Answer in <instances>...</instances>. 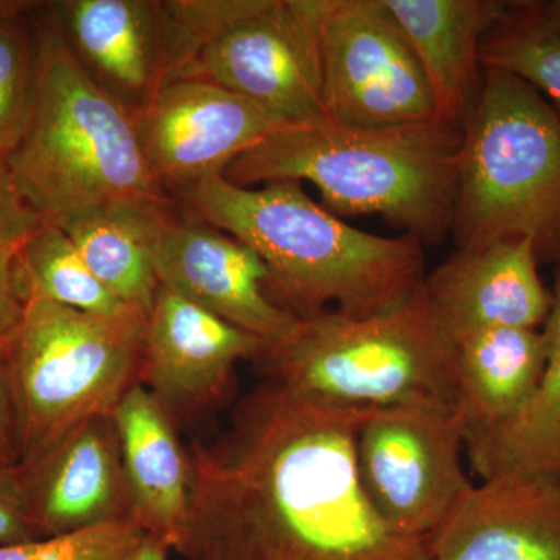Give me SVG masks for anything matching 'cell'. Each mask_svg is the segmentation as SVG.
Wrapping results in <instances>:
<instances>
[{
	"instance_id": "1",
	"label": "cell",
	"mask_w": 560,
	"mask_h": 560,
	"mask_svg": "<svg viewBox=\"0 0 560 560\" xmlns=\"http://www.w3.org/2000/svg\"><path fill=\"white\" fill-rule=\"evenodd\" d=\"M372 407L331 404L264 381L226 429L194 440L190 501L172 551L183 560H430L375 510L357 471Z\"/></svg>"
},
{
	"instance_id": "2",
	"label": "cell",
	"mask_w": 560,
	"mask_h": 560,
	"mask_svg": "<svg viewBox=\"0 0 560 560\" xmlns=\"http://www.w3.org/2000/svg\"><path fill=\"white\" fill-rule=\"evenodd\" d=\"M172 197L256 250L270 271L268 294L296 318L323 312L368 318L400 307L425 282L419 242L350 226L298 180L250 189L215 176Z\"/></svg>"
},
{
	"instance_id": "3",
	"label": "cell",
	"mask_w": 560,
	"mask_h": 560,
	"mask_svg": "<svg viewBox=\"0 0 560 560\" xmlns=\"http://www.w3.org/2000/svg\"><path fill=\"white\" fill-rule=\"evenodd\" d=\"M464 127L444 119L355 130L329 120L287 125L232 162L242 187L311 183L335 215H381L420 245L452 232Z\"/></svg>"
},
{
	"instance_id": "4",
	"label": "cell",
	"mask_w": 560,
	"mask_h": 560,
	"mask_svg": "<svg viewBox=\"0 0 560 560\" xmlns=\"http://www.w3.org/2000/svg\"><path fill=\"white\" fill-rule=\"evenodd\" d=\"M39 20L35 105L9 154L25 202L62 228L114 202L172 200L151 172L135 114L91 79L51 10Z\"/></svg>"
},
{
	"instance_id": "5",
	"label": "cell",
	"mask_w": 560,
	"mask_h": 560,
	"mask_svg": "<svg viewBox=\"0 0 560 560\" xmlns=\"http://www.w3.org/2000/svg\"><path fill=\"white\" fill-rule=\"evenodd\" d=\"M452 234L458 249L528 238L560 265V114L506 70L482 69L464 121Z\"/></svg>"
},
{
	"instance_id": "6",
	"label": "cell",
	"mask_w": 560,
	"mask_h": 560,
	"mask_svg": "<svg viewBox=\"0 0 560 560\" xmlns=\"http://www.w3.org/2000/svg\"><path fill=\"white\" fill-rule=\"evenodd\" d=\"M254 363L264 381L312 399L455 408V345L434 318L423 285L400 307L368 318L337 312L298 318Z\"/></svg>"
},
{
	"instance_id": "7",
	"label": "cell",
	"mask_w": 560,
	"mask_h": 560,
	"mask_svg": "<svg viewBox=\"0 0 560 560\" xmlns=\"http://www.w3.org/2000/svg\"><path fill=\"white\" fill-rule=\"evenodd\" d=\"M147 316L94 315L54 302H25L5 350L21 463L73 427L114 415L139 383Z\"/></svg>"
},
{
	"instance_id": "8",
	"label": "cell",
	"mask_w": 560,
	"mask_h": 560,
	"mask_svg": "<svg viewBox=\"0 0 560 560\" xmlns=\"http://www.w3.org/2000/svg\"><path fill=\"white\" fill-rule=\"evenodd\" d=\"M195 44L187 79L220 84L287 125L326 120L312 0H171Z\"/></svg>"
},
{
	"instance_id": "9",
	"label": "cell",
	"mask_w": 560,
	"mask_h": 560,
	"mask_svg": "<svg viewBox=\"0 0 560 560\" xmlns=\"http://www.w3.org/2000/svg\"><path fill=\"white\" fill-rule=\"evenodd\" d=\"M326 120L381 130L436 119L425 73L383 0H312Z\"/></svg>"
},
{
	"instance_id": "10",
	"label": "cell",
	"mask_w": 560,
	"mask_h": 560,
	"mask_svg": "<svg viewBox=\"0 0 560 560\" xmlns=\"http://www.w3.org/2000/svg\"><path fill=\"white\" fill-rule=\"evenodd\" d=\"M463 451L466 434L455 408H374L357 436V471L368 499L393 528L430 539L474 488Z\"/></svg>"
},
{
	"instance_id": "11",
	"label": "cell",
	"mask_w": 560,
	"mask_h": 560,
	"mask_svg": "<svg viewBox=\"0 0 560 560\" xmlns=\"http://www.w3.org/2000/svg\"><path fill=\"white\" fill-rule=\"evenodd\" d=\"M49 5L83 69L132 114L173 81L189 77L194 40L171 0H65Z\"/></svg>"
},
{
	"instance_id": "12",
	"label": "cell",
	"mask_w": 560,
	"mask_h": 560,
	"mask_svg": "<svg viewBox=\"0 0 560 560\" xmlns=\"http://www.w3.org/2000/svg\"><path fill=\"white\" fill-rule=\"evenodd\" d=\"M135 117L151 172L171 195L223 176L242 154L287 127L256 103L202 79L173 81Z\"/></svg>"
},
{
	"instance_id": "13",
	"label": "cell",
	"mask_w": 560,
	"mask_h": 560,
	"mask_svg": "<svg viewBox=\"0 0 560 560\" xmlns=\"http://www.w3.org/2000/svg\"><path fill=\"white\" fill-rule=\"evenodd\" d=\"M265 342L161 285L147 315L139 383L176 425L194 422L231 396L242 361Z\"/></svg>"
},
{
	"instance_id": "14",
	"label": "cell",
	"mask_w": 560,
	"mask_h": 560,
	"mask_svg": "<svg viewBox=\"0 0 560 560\" xmlns=\"http://www.w3.org/2000/svg\"><path fill=\"white\" fill-rule=\"evenodd\" d=\"M156 271L162 287L265 346L280 340L298 319L268 294L270 271L259 254L194 213L173 210L158 246Z\"/></svg>"
},
{
	"instance_id": "15",
	"label": "cell",
	"mask_w": 560,
	"mask_h": 560,
	"mask_svg": "<svg viewBox=\"0 0 560 560\" xmlns=\"http://www.w3.org/2000/svg\"><path fill=\"white\" fill-rule=\"evenodd\" d=\"M18 471L43 539L135 521L114 415L84 420Z\"/></svg>"
},
{
	"instance_id": "16",
	"label": "cell",
	"mask_w": 560,
	"mask_h": 560,
	"mask_svg": "<svg viewBox=\"0 0 560 560\" xmlns=\"http://www.w3.org/2000/svg\"><path fill=\"white\" fill-rule=\"evenodd\" d=\"M539 264L528 238L456 249L423 282L448 340L455 345L466 335L500 327H544L555 296L541 282Z\"/></svg>"
},
{
	"instance_id": "17",
	"label": "cell",
	"mask_w": 560,
	"mask_h": 560,
	"mask_svg": "<svg viewBox=\"0 0 560 560\" xmlns=\"http://www.w3.org/2000/svg\"><path fill=\"white\" fill-rule=\"evenodd\" d=\"M430 560H560V481L504 471L474 485L430 537Z\"/></svg>"
},
{
	"instance_id": "18",
	"label": "cell",
	"mask_w": 560,
	"mask_h": 560,
	"mask_svg": "<svg viewBox=\"0 0 560 560\" xmlns=\"http://www.w3.org/2000/svg\"><path fill=\"white\" fill-rule=\"evenodd\" d=\"M433 92L440 119L463 125L481 86L482 39L508 2L497 0H383Z\"/></svg>"
},
{
	"instance_id": "19",
	"label": "cell",
	"mask_w": 560,
	"mask_h": 560,
	"mask_svg": "<svg viewBox=\"0 0 560 560\" xmlns=\"http://www.w3.org/2000/svg\"><path fill=\"white\" fill-rule=\"evenodd\" d=\"M135 521L172 550L190 501V460L178 425L142 383L114 411Z\"/></svg>"
},
{
	"instance_id": "20",
	"label": "cell",
	"mask_w": 560,
	"mask_h": 560,
	"mask_svg": "<svg viewBox=\"0 0 560 560\" xmlns=\"http://www.w3.org/2000/svg\"><path fill=\"white\" fill-rule=\"evenodd\" d=\"M455 411L466 442L511 425L529 407L547 364L540 329L500 327L455 342Z\"/></svg>"
},
{
	"instance_id": "21",
	"label": "cell",
	"mask_w": 560,
	"mask_h": 560,
	"mask_svg": "<svg viewBox=\"0 0 560 560\" xmlns=\"http://www.w3.org/2000/svg\"><path fill=\"white\" fill-rule=\"evenodd\" d=\"M175 210L167 201H124L83 213L62 226L88 267L128 307L149 315L161 289L156 254Z\"/></svg>"
},
{
	"instance_id": "22",
	"label": "cell",
	"mask_w": 560,
	"mask_h": 560,
	"mask_svg": "<svg viewBox=\"0 0 560 560\" xmlns=\"http://www.w3.org/2000/svg\"><path fill=\"white\" fill-rule=\"evenodd\" d=\"M544 326L547 364L539 389L525 412L489 436L467 441L471 469L486 480L504 471H523L560 481V276Z\"/></svg>"
},
{
	"instance_id": "23",
	"label": "cell",
	"mask_w": 560,
	"mask_h": 560,
	"mask_svg": "<svg viewBox=\"0 0 560 560\" xmlns=\"http://www.w3.org/2000/svg\"><path fill=\"white\" fill-rule=\"evenodd\" d=\"M14 285L22 302H54L94 315L119 316L138 312L95 278L66 231L40 223L14 256ZM140 313V312H139Z\"/></svg>"
},
{
	"instance_id": "24",
	"label": "cell",
	"mask_w": 560,
	"mask_h": 560,
	"mask_svg": "<svg viewBox=\"0 0 560 560\" xmlns=\"http://www.w3.org/2000/svg\"><path fill=\"white\" fill-rule=\"evenodd\" d=\"M480 62L482 69L521 77L560 114V35L539 2H508L499 24L482 39Z\"/></svg>"
},
{
	"instance_id": "25",
	"label": "cell",
	"mask_w": 560,
	"mask_h": 560,
	"mask_svg": "<svg viewBox=\"0 0 560 560\" xmlns=\"http://www.w3.org/2000/svg\"><path fill=\"white\" fill-rule=\"evenodd\" d=\"M39 5L0 0V153L5 156L27 130L35 105Z\"/></svg>"
},
{
	"instance_id": "26",
	"label": "cell",
	"mask_w": 560,
	"mask_h": 560,
	"mask_svg": "<svg viewBox=\"0 0 560 560\" xmlns=\"http://www.w3.org/2000/svg\"><path fill=\"white\" fill-rule=\"evenodd\" d=\"M149 534L136 521L0 547V560H132Z\"/></svg>"
},
{
	"instance_id": "27",
	"label": "cell",
	"mask_w": 560,
	"mask_h": 560,
	"mask_svg": "<svg viewBox=\"0 0 560 560\" xmlns=\"http://www.w3.org/2000/svg\"><path fill=\"white\" fill-rule=\"evenodd\" d=\"M40 223L21 195L9 156L0 153V246L18 248Z\"/></svg>"
},
{
	"instance_id": "28",
	"label": "cell",
	"mask_w": 560,
	"mask_h": 560,
	"mask_svg": "<svg viewBox=\"0 0 560 560\" xmlns=\"http://www.w3.org/2000/svg\"><path fill=\"white\" fill-rule=\"evenodd\" d=\"M40 539L25 506L18 466H0V547Z\"/></svg>"
},
{
	"instance_id": "29",
	"label": "cell",
	"mask_w": 560,
	"mask_h": 560,
	"mask_svg": "<svg viewBox=\"0 0 560 560\" xmlns=\"http://www.w3.org/2000/svg\"><path fill=\"white\" fill-rule=\"evenodd\" d=\"M20 460L13 390H11L5 350L0 342V466H18Z\"/></svg>"
},
{
	"instance_id": "30",
	"label": "cell",
	"mask_w": 560,
	"mask_h": 560,
	"mask_svg": "<svg viewBox=\"0 0 560 560\" xmlns=\"http://www.w3.org/2000/svg\"><path fill=\"white\" fill-rule=\"evenodd\" d=\"M18 248L0 246V342L16 329L25 307L14 285L13 264Z\"/></svg>"
},
{
	"instance_id": "31",
	"label": "cell",
	"mask_w": 560,
	"mask_h": 560,
	"mask_svg": "<svg viewBox=\"0 0 560 560\" xmlns=\"http://www.w3.org/2000/svg\"><path fill=\"white\" fill-rule=\"evenodd\" d=\"M171 551V548H168V545H165L164 541L149 536V539H147L143 547L140 548V551L132 560H167L168 552Z\"/></svg>"
},
{
	"instance_id": "32",
	"label": "cell",
	"mask_w": 560,
	"mask_h": 560,
	"mask_svg": "<svg viewBox=\"0 0 560 560\" xmlns=\"http://www.w3.org/2000/svg\"><path fill=\"white\" fill-rule=\"evenodd\" d=\"M541 13L548 24L555 28L560 35V0H551V2H539Z\"/></svg>"
}]
</instances>
